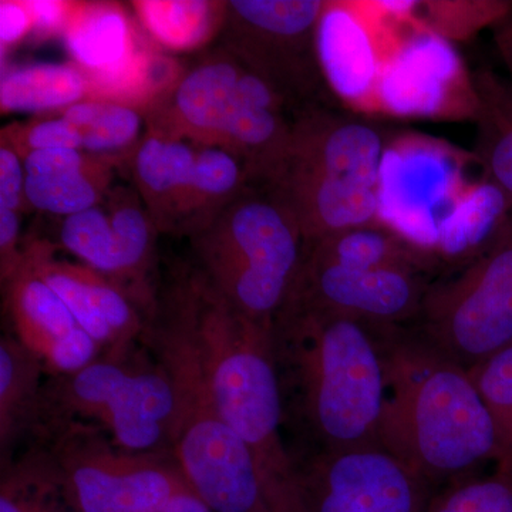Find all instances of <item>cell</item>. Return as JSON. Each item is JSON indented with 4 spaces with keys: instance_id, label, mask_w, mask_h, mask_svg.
Returning a JSON list of instances; mask_svg holds the SVG:
<instances>
[{
    "instance_id": "1",
    "label": "cell",
    "mask_w": 512,
    "mask_h": 512,
    "mask_svg": "<svg viewBox=\"0 0 512 512\" xmlns=\"http://www.w3.org/2000/svg\"><path fill=\"white\" fill-rule=\"evenodd\" d=\"M386 328L295 303L272 325L284 410L292 404L319 451L379 446Z\"/></svg>"
},
{
    "instance_id": "2",
    "label": "cell",
    "mask_w": 512,
    "mask_h": 512,
    "mask_svg": "<svg viewBox=\"0 0 512 512\" xmlns=\"http://www.w3.org/2000/svg\"><path fill=\"white\" fill-rule=\"evenodd\" d=\"M386 402L379 446L434 485L458 483L500 463L497 426L470 370L420 336L387 326Z\"/></svg>"
},
{
    "instance_id": "3",
    "label": "cell",
    "mask_w": 512,
    "mask_h": 512,
    "mask_svg": "<svg viewBox=\"0 0 512 512\" xmlns=\"http://www.w3.org/2000/svg\"><path fill=\"white\" fill-rule=\"evenodd\" d=\"M150 320L194 357L222 417L252 448L266 480L291 476L295 464L281 436L285 410L272 328L235 311L191 269L154 302Z\"/></svg>"
},
{
    "instance_id": "4",
    "label": "cell",
    "mask_w": 512,
    "mask_h": 512,
    "mask_svg": "<svg viewBox=\"0 0 512 512\" xmlns=\"http://www.w3.org/2000/svg\"><path fill=\"white\" fill-rule=\"evenodd\" d=\"M390 133L376 121L315 104L296 111L272 187L284 195L306 244L380 221V181Z\"/></svg>"
},
{
    "instance_id": "5",
    "label": "cell",
    "mask_w": 512,
    "mask_h": 512,
    "mask_svg": "<svg viewBox=\"0 0 512 512\" xmlns=\"http://www.w3.org/2000/svg\"><path fill=\"white\" fill-rule=\"evenodd\" d=\"M296 111L221 49L181 74L144 116L147 133L227 150L245 164L252 183L269 184L288 151Z\"/></svg>"
},
{
    "instance_id": "6",
    "label": "cell",
    "mask_w": 512,
    "mask_h": 512,
    "mask_svg": "<svg viewBox=\"0 0 512 512\" xmlns=\"http://www.w3.org/2000/svg\"><path fill=\"white\" fill-rule=\"evenodd\" d=\"M191 271L235 311L265 328L291 301L306 241L291 205L254 184L192 234Z\"/></svg>"
},
{
    "instance_id": "7",
    "label": "cell",
    "mask_w": 512,
    "mask_h": 512,
    "mask_svg": "<svg viewBox=\"0 0 512 512\" xmlns=\"http://www.w3.org/2000/svg\"><path fill=\"white\" fill-rule=\"evenodd\" d=\"M177 393L171 456L212 512H252L266 480L254 451L222 417L197 363L173 333L148 320L143 333Z\"/></svg>"
},
{
    "instance_id": "8",
    "label": "cell",
    "mask_w": 512,
    "mask_h": 512,
    "mask_svg": "<svg viewBox=\"0 0 512 512\" xmlns=\"http://www.w3.org/2000/svg\"><path fill=\"white\" fill-rule=\"evenodd\" d=\"M175 416L177 393L160 362L131 366L127 355L106 356L73 375L53 377L37 424L43 417L79 421L103 431L120 450L158 454L171 451Z\"/></svg>"
},
{
    "instance_id": "9",
    "label": "cell",
    "mask_w": 512,
    "mask_h": 512,
    "mask_svg": "<svg viewBox=\"0 0 512 512\" xmlns=\"http://www.w3.org/2000/svg\"><path fill=\"white\" fill-rule=\"evenodd\" d=\"M55 444L47 451L74 512H157L191 488L173 456L120 450L79 421H47Z\"/></svg>"
},
{
    "instance_id": "10",
    "label": "cell",
    "mask_w": 512,
    "mask_h": 512,
    "mask_svg": "<svg viewBox=\"0 0 512 512\" xmlns=\"http://www.w3.org/2000/svg\"><path fill=\"white\" fill-rule=\"evenodd\" d=\"M419 319L420 338L467 370L512 343V214L456 278L430 286Z\"/></svg>"
},
{
    "instance_id": "11",
    "label": "cell",
    "mask_w": 512,
    "mask_h": 512,
    "mask_svg": "<svg viewBox=\"0 0 512 512\" xmlns=\"http://www.w3.org/2000/svg\"><path fill=\"white\" fill-rule=\"evenodd\" d=\"M322 0L227 2L222 49L265 79L296 110L328 104L319 59Z\"/></svg>"
},
{
    "instance_id": "12",
    "label": "cell",
    "mask_w": 512,
    "mask_h": 512,
    "mask_svg": "<svg viewBox=\"0 0 512 512\" xmlns=\"http://www.w3.org/2000/svg\"><path fill=\"white\" fill-rule=\"evenodd\" d=\"M295 476L308 512H426L434 495L380 446L319 451Z\"/></svg>"
},
{
    "instance_id": "13",
    "label": "cell",
    "mask_w": 512,
    "mask_h": 512,
    "mask_svg": "<svg viewBox=\"0 0 512 512\" xmlns=\"http://www.w3.org/2000/svg\"><path fill=\"white\" fill-rule=\"evenodd\" d=\"M158 231L136 188H111L96 207L63 218L60 244L138 303L153 309L148 274Z\"/></svg>"
},
{
    "instance_id": "14",
    "label": "cell",
    "mask_w": 512,
    "mask_h": 512,
    "mask_svg": "<svg viewBox=\"0 0 512 512\" xmlns=\"http://www.w3.org/2000/svg\"><path fill=\"white\" fill-rule=\"evenodd\" d=\"M430 286L423 272L356 269L303 259L289 303L380 326L419 318Z\"/></svg>"
},
{
    "instance_id": "15",
    "label": "cell",
    "mask_w": 512,
    "mask_h": 512,
    "mask_svg": "<svg viewBox=\"0 0 512 512\" xmlns=\"http://www.w3.org/2000/svg\"><path fill=\"white\" fill-rule=\"evenodd\" d=\"M23 255L106 356H126L131 343L143 336L147 322L138 303L107 276L57 259L46 242H32L23 248Z\"/></svg>"
},
{
    "instance_id": "16",
    "label": "cell",
    "mask_w": 512,
    "mask_h": 512,
    "mask_svg": "<svg viewBox=\"0 0 512 512\" xmlns=\"http://www.w3.org/2000/svg\"><path fill=\"white\" fill-rule=\"evenodd\" d=\"M5 284L15 338L42 360L46 372L53 377L73 375L99 359L103 350L25 255Z\"/></svg>"
},
{
    "instance_id": "17",
    "label": "cell",
    "mask_w": 512,
    "mask_h": 512,
    "mask_svg": "<svg viewBox=\"0 0 512 512\" xmlns=\"http://www.w3.org/2000/svg\"><path fill=\"white\" fill-rule=\"evenodd\" d=\"M62 36L86 77L87 97L120 82L151 49L126 9L113 2H73Z\"/></svg>"
},
{
    "instance_id": "18",
    "label": "cell",
    "mask_w": 512,
    "mask_h": 512,
    "mask_svg": "<svg viewBox=\"0 0 512 512\" xmlns=\"http://www.w3.org/2000/svg\"><path fill=\"white\" fill-rule=\"evenodd\" d=\"M23 164L28 205L63 218L99 205L119 165L82 150L36 151L23 158Z\"/></svg>"
},
{
    "instance_id": "19",
    "label": "cell",
    "mask_w": 512,
    "mask_h": 512,
    "mask_svg": "<svg viewBox=\"0 0 512 512\" xmlns=\"http://www.w3.org/2000/svg\"><path fill=\"white\" fill-rule=\"evenodd\" d=\"M197 144L146 133L131 157L134 188L158 234L183 232L194 183Z\"/></svg>"
},
{
    "instance_id": "20",
    "label": "cell",
    "mask_w": 512,
    "mask_h": 512,
    "mask_svg": "<svg viewBox=\"0 0 512 512\" xmlns=\"http://www.w3.org/2000/svg\"><path fill=\"white\" fill-rule=\"evenodd\" d=\"M312 261L356 269H406L429 272L437 256L384 222L335 232L306 244Z\"/></svg>"
},
{
    "instance_id": "21",
    "label": "cell",
    "mask_w": 512,
    "mask_h": 512,
    "mask_svg": "<svg viewBox=\"0 0 512 512\" xmlns=\"http://www.w3.org/2000/svg\"><path fill=\"white\" fill-rule=\"evenodd\" d=\"M477 136L474 160L481 180L512 205V74L480 67L471 74Z\"/></svg>"
},
{
    "instance_id": "22",
    "label": "cell",
    "mask_w": 512,
    "mask_h": 512,
    "mask_svg": "<svg viewBox=\"0 0 512 512\" xmlns=\"http://www.w3.org/2000/svg\"><path fill=\"white\" fill-rule=\"evenodd\" d=\"M355 8L328 2L318 33L326 82L345 99H365L377 89L375 52Z\"/></svg>"
},
{
    "instance_id": "23",
    "label": "cell",
    "mask_w": 512,
    "mask_h": 512,
    "mask_svg": "<svg viewBox=\"0 0 512 512\" xmlns=\"http://www.w3.org/2000/svg\"><path fill=\"white\" fill-rule=\"evenodd\" d=\"M42 360L15 336L0 340V450L9 447L29 429H36L43 406Z\"/></svg>"
},
{
    "instance_id": "24",
    "label": "cell",
    "mask_w": 512,
    "mask_h": 512,
    "mask_svg": "<svg viewBox=\"0 0 512 512\" xmlns=\"http://www.w3.org/2000/svg\"><path fill=\"white\" fill-rule=\"evenodd\" d=\"M89 87L74 63H30L2 70V113L66 110L87 100Z\"/></svg>"
},
{
    "instance_id": "25",
    "label": "cell",
    "mask_w": 512,
    "mask_h": 512,
    "mask_svg": "<svg viewBox=\"0 0 512 512\" xmlns=\"http://www.w3.org/2000/svg\"><path fill=\"white\" fill-rule=\"evenodd\" d=\"M134 13L156 45L170 52H192L207 45L224 28L227 2L141 0Z\"/></svg>"
},
{
    "instance_id": "26",
    "label": "cell",
    "mask_w": 512,
    "mask_h": 512,
    "mask_svg": "<svg viewBox=\"0 0 512 512\" xmlns=\"http://www.w3.org/2000/svg\"><path fill=\"white\" fill-rule=\"evenodd\" d=\"M79 131L82 151L120 164L131 158L147 126L143 111L111 101L83 100L60 113Z\"/></svg>"
},
{
    "instance_id": "27",
    "label": "cell",
    "mask_w": 512,
    "mask_h": 512,
    "mask_svg": "<svg viewBox=\"0 0 512 512\" xmlns=\"http://www.w3.org/2000/svg\"><path fill=\"white\" fill-rule=\"evenodd\" d=\"M251 185L248 168L234 154L197 144L194 183L181 235L191 237L210 224Z\"/></svg>"
},
{
    "instance_id": "28",
    "label": "cell",
    "mask_w": 512,
    "mask_h": 512,
    "mask_svg": "<svg viewBox=\"0 0 512 512\" xmlns=\"http://www.w3.org/2000/svg\"><path fill=\"white\" fill-rule=\"evenodd\" d=\"M0 512H74L49 454H35L3 471Z\"/></svg>"
},
{
    "instance_id": "29",
    "label": "cell",
    "mask_w": 512,
    "mask_h": 512,
    "mask_svg": "<svg viewBox=\"0 0 512 512\" xmlns=\"http://www.w3.org/2000/svg\"><path fill=\"white\" fill-rule=\"evenodd\" d=\"M426 512H512V464L493 476L470 477L431 497Z\"/></svg>"
},
{
    "instance_id": "30",
    "label": "cell",
    "mask_w": 512,
    "mask_h": 512,
    "mask_svg": "<svg viewBox=\"0 0 512 512\" xmlns=\"http://www.w3.org/2000/svg\"><path fill=\"white\" fill-rule=\"evenodd\" d=\"M470 373L497 426L501 444L498 464H512V343Z\"/></svg>"
},
{
    "instance_id": "31",
    "label": "cell",
    "mask_w": 512,
    "mask_h": 512,
    "mask_svg": "<svg viewBox=\"0 0 512 512\" xmlns=\"http://www.w3.org/2000/svg\"><path fill=\"white\" fill-rule=\"evenodd\" d=\"M2 140L15 148L22 158L36 151L82 150L83 146L79 131L62 116L10 124L3 128Z\"/></svg>"
},
{
    "instance_id": "32",
    "label": "cell",
    "mask_w": 512,
    "mask_h": 512,
    "mask_svg": "<svg viewBox=\"0 0 512 512\" xmlns=\"http://www.w3.org/2000/svg\"><path fill=\"white\" fill-rule=\"evenodd\" d=\"M26 174L23 158L2 140L0 144V210L22 211L26 201Z\"/></svg>"
},
{
    "instance_id": "33",
    "label": "cell",
    "mask_w": 512,
    "mask_h": 512,
    "mask_svg": "<svg viewBox=\"0 0 512 512\" xmlns=\"http://www.w3.org/2000/svg\"><path fill=\"white\" fill-rule=\"evenodd\" d=\"M32 15V35L36 40L63 35L73 2L26 0Z\"/></svg>"
},
{
    "instance_id": "34",
    "label": "cell",
    "mask_w": 512,
    "mask_h": 512,
    "mask_svg": "<svg viewBox=\"0 0 512 512\" xmlns=\"http://www.w3.org/2000/svg\"><path fill=\"white\" fill-rule=\"evenodd\" d=\"M252 512H308L295 471L291 476L268 480L264 498Z\"/></svg>"
},
{
    "instance_id": "35",
    "label": "cell",
    "mask_w": 512,
    "mask_h": 512,
    "mask_svg": "<svg viewBox=\"0 0 512 512\" xmlns=\"http://www.w3.org/2000/svg\"><path fill=\"white\" fill-rule=\"evenodd\" d=\"M32 35V15L26 0L0 2V46L2 56L10 47Z\"/></svg>"
},
{
    "instance_id": "36",
    "label": "cell",
    "mask_w": 512,
    "mask_h": 512,
    "mask_svg": "<svg viewBox=\"0 0 512 512\" xmlns=\"http://www.w3.org/2000/svg\"><path fill=\"white\" fill-rule=\"evenodd\" d=\"M20 212L0 210V268L5 284L15 274L23 259V249L19 248Z\"/></svg>"
},
{
    "instance_id": "37",
    "label": "cell",
    "mask_w": 512,
    "mask_h": 512,
    "mask_svg": "<svg viewBox=\"0 0 512 512\" xmlns=\"http://www.w3.org/2000/svg\"><path fill=\"white\" fill-rule=\"evenodd\" d=\"M493 30L498 55L503 59L508 72L512 74V3L503 18L495 23Z\"/></svg>"
},
{
    "instance_id": "38",
    "label": "cell",
    "mask_w": 512,
    "mask_h": 512,
    "mask_svg": "<svg viewBox=\"0 0 512 512\" xmlns=\"http://www.w3.org/2000/svg\"><path fill=\"white\" fill-rule=\"evenodd\" d=\"M157 512H212L211 508L201 500L192 488L175 495L173 500L168 501L163 508Z\"/></svg>"
}]
</instances>
